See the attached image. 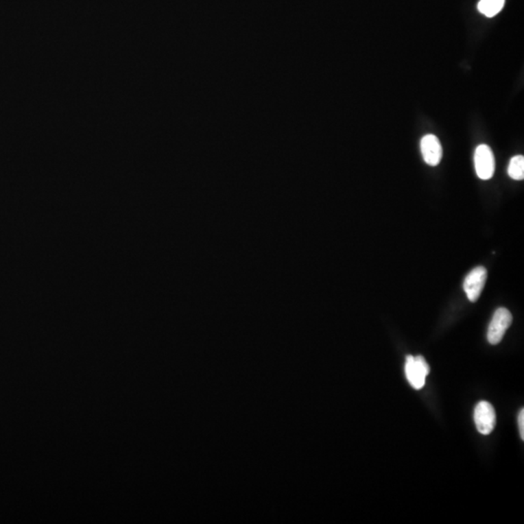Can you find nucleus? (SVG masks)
<instances>
[{
    "label": "nucleus",
    "instance_id": "f257e3e1",
    "mask_svg": "<svg viewBox=\"0 0 524 524\" xmlns=\"http://www.w3.org/2000/svg\"><path fill=\"white\" fill-rule=\"evenodd\" d=\"M429 365L422 355L413 357L408 355L405 364V374L407 380L415 390H420L425 387V380L429 374Z\"/></svg>",
    "mask_w": 524,
    "mask_h": 524
},
{
    "label": "nucleus",
    "instance_id": "f03ea898",
    "mask_svg": "<svg viewBox=\"0 0 524 524\" xmlns=\"http://www.w3.org/2000/svg\"><path fill=\"white\" fill-rule=\"evenodd\" d=\"M513 322V315L506 308H499L495 311L488 326V340L491 345L501 342L507 329Z\"/></svg>",
    "mask_w": 524,
    "mask_h": 524
},
{
    "label": "nucleus",
    "instance_id": "7ed1b4c3",
    "mask_svg": "<svg viewBox=\"0 0 524 524\" xmlns=\"http://www.w3.org/2000/svg\"><path fill=\"white\" fill-rule=\"evenodd\" d=\"M475 168L479 179L490 180L495 171V154L488 145H479L475 152Z\"/></svg>",
    "mask_w": 524,
    "mask_h": 524
},
{
    "label": "nucleus",
    "instance_id": "20e7f679",
    "mask_svg": "<svg viewBox=\"0 0 524 524\" xmlns=\"http://www.w3.org/2000/svg\"><path fill=\"white\" fill-rule=\"evenodd\" d=\"M474 420L479 433L490 434L496 425V414L492 405L486 401L479 402L475 408Z\"/></svg>",
    "mask_w": 524,
    "mask_h": 524
},
{
    "label": "nucleus",
    "instance_id": "39448f33",
    "mask_svg": "<svg viewBox=\"0 0 524 524\" xmlns=\"http://www.w3.org/2000/svg\"><path fill=\"white\" fill-rule=\"evenodd\" d=\"M488 278V271L483 266L473 269L465 278L463 289L471 302L478 300Z\"/></svg>",
    "mask_w": 524,
    "mask_h": 524
},
{
    "label": "nucleus",
    "instance_id": "423d86ee",
    "mask_svg": "<svg viewBox=\"0 0 524 524\" xmlns=\"http://www.w3.org/2000/svg\"><path fill=\"white\" fill-rule=\"evenodd\" d=\"M423 160L428 165H438L443 156V149L438 138L433 134L425 135L420 142Z\"/></svg>",
    "mask_w": 524,
    "mask_h": 524
},
{
    "label": "nucleus",
    "instance_id": "0eeeda50",
    "mask_svg": "<svg viewBox=\"0 0 524 524\" xmlns=\"http://www.w3.org/2000/svg\"><path fill=\"white\" fill-rule=\"evenodd\" d=\"M505 5V0H479V11L488 18L495 17Z\"/></svg>",
    "mask_w": 524,
    "mask_h": 524
},
{
    "label": "nucleus",
    "instance_id": "6e6552de",
    "mask_svg": "<svg viewBox=\"0 0 524 524\" xmlns=\"http://www.w3.org/2000/svg\"><path fill=\"white\" fill-rule=\"evenodd\" d=\"M508 173L512 179L521 181L524 179V158L523 156H516L510 161Z\"/></svg>",
    "mask_w": 524,
    "mask_h": 524
},
{
    "label": "nucleus",
    "instance_id": "1a4fd4ad",
    "mask_svg": "<svg viewBox=\"0 0 524 524\" xmlns=\"http://www.w3.org/2000/svg\"><path fill=\"white\" fill-rule=\"evenodd\" d=\"M519 433H521V438L524 439V410L521 409L519 415Z\"/></svg>",
    "mask_w": 524,
    "mask_h": 524
}]
</instances>
